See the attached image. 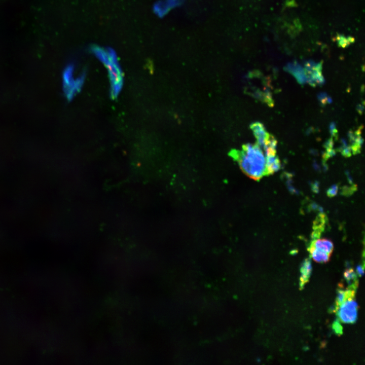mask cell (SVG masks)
I'll list each match as a JSON object with an SVG mask.
<instances>
[{"instance_id": "cell-1", "label": "cell", "mask_w": 365, "mask_h": 365, "mask_svg": "<svg viewBox=\"0 0 365 365\" xmlns=\"http://www.w3.org/2000/svg\"><path fill=\"white\" fill-rule=\"evenodd\" d=\"M239 166L249 177L259 179L267 174L266 156L257 143H247L236 153Z\"/></svg>"}, {"instance_id": "cell-2", "label": "cell", "mask_w": 365, "mask_h": 365, "mask_svg": "<svg viewBox=\"0 0 365 365\" xmlns=\"http://www.w3.org/2000/svg\"><path fill=\"white\" fill-rule=\"evenodd\" d=\"M93 51L107 67L111 81V94L116 97L121 91L123 85V76L116 54L111 49L104 50L95 47Z\"/></svg>"}, {"instance_id": "cell-3", "label": "cell", "mask_w": 365, "mask_h": 365, "mask_svg": "<svg viewBox=\"0 0 365 365\" xmlns=\"http://www.w3.org/2000/svg\"><path fill=\"white\" fill-rule=\"evenodd\" d=\"M74 69V66L69 65L65 68L63 74L65 93L69 99L81 90L85 78L84 74H82L75 79Z\"/></svg>"}, {"instance_id": "cell-4", "label": "cell", "mask_w": 365, "mask_h": 365, "mask_svg": "<svg viewBox=\"0 0 365 365\" xmlns=\"http://www.w3.org/2000/svg\"><path fill=\"white\" fill-rule=\"evenodd\" d=\"M358 304L354 299L346 300L337 311L340 321L345 323H353L357 319Z\"/></svg>"}, {"instance_id": "cell-5", "label": "cell", "mask_w": 365, "mask_h": 365, "mask_svg": "<svg viewBox=\"0 0 365 365\" xmlns=\"http://www.w3.org/2000/svg\"><path fill=\"white\" fill-rule=\"evenodd\" d=\"M321 70V62L316 63L313 61L307 62L304 68L307 82L313 87L323 85L324 79Z\"/></svg>"}, {"instance_id": "cell-6", "label": "cell", "mask_w": 365, "mask_h": 365, "mask_svg": "<svg viewBox=\"0 0 365 365\" xmlns=\"http://www.w3.org/2000/svg\"><path fill=\"white\" fill-rule=\"evenodd\" d=\"M250 128L257 139V144L261 147H264L266 139L270 134L266 130L264 126L260 122H255L250 125Z\"/></svg>"}, {"instance_id": "cell-7", "label": "cell", "mask_w": 365, "mask_h": 365, "mask_svg": "<svg viewBox=\"0 0 365 365\" xmlns=\"http://www.w3.org/2000/svg\"><path fill=\"white\" fill-rule=\"evenodd\" d=\"M312 271V265L310 258L306 259L300 268V289H302L308 282Z\"/></svg>"}, {"instance_id": "cell-8", "label": "cell", "mask_w": 365, "mask_h": 365, "mask_svg": "<svg viewBox=\"0 0 365 365\" xmlns=\"http://www.w3.org/2000/svg\"><path fill=\"white\" fill-rule=\"evenodd\" d=\"M288 72L291 74L300 84L307 82L304 68L297 63H289L285 68Z\"/></svg>"}, {"instance_id": "cell-9", "label": "cell", "mask_w": 365, "mask_h": 365, "mask_svg": "<svg viewBox=\"0 0 365 365\" xmlns=\"http://www.w3.org/2000/svg\"><path fill=\"white\" fill-rule=\"evenodd\" d=\"M349 136L351 143L350 148L353 154H356L360 153L363 143V139L361 136V129H358L354 132L350 131Z\"/></svg>"}, {"instance_id": "cell-10", "label": "cell", "mask_w": 365, "mask_h": 365, "mask_svg": "<svg viewBox=\"0 0 365 365\" xmlns=\"http://www.w3.org/2000/svg\"><path fill=\"white\" fill-rule=\"evenodd\" d=\"M310 245L330 254H332L334 249V245L332 241L326 239H314Z\"/></svg>"}, {"instance_id": "cell-11", "label": "cell", "mask_w": 365, "mask_h": 365, "mask_svg": "<svg viewBox=\"0 0 365 365\" xmlns=\"http://www.w3.org/2000/svg\"><path fill=\"white\" fill-rule=\"evenodd\" d=\"M308 251L314 261L317 263H323L328 262L331 254L319 250L310 245Z\"/></svg>"}, {"instance_id": "cell-12", "label": "cell", "mask_w": 365, "mask_h": 365, "mask_svg": "<svg viewBox=\"0 0 365 365\" xmlns=\"http://www.w3.org/2000/svg\"><path fill=\"white\" fill-rule=\"evenodd\" d=\"M265 156L267 174H272L280 169V160L276 155Z\"/></svg>"}, {"instance_id": "cell-13", "label": "cell", "mask_w": 365, "mask_h": 365, "mask_svg": "<svg viewBox=\"0 0 365 365\" xmlns=\"http://www.w3.org/2000/svg\"><path fill=\"white\" fill-rule=\"evenodd\" d=\"M344 277L349 286L357 288L358 283L357 275L352 268L346 269L344 273Z\"/></svg>"}, {"instance_id": "cell-14", "label": "cell", "mask_w": 365, "mask_h": 365, "mask_svg": "<svg viewBox=\"0 0 365 365\" xmlns=\"http://www.w3.org/2000/svg\"><path fill=\"white\" fill-rule=\"evenodd\" d=\"M342 144L340 148V150L342 154L345 157H350L351 155V150L349 146H348L344 139L342 140Z\"/></svg>"}, {"instance_id": "cell-15", "label": "cell", "mask_w": 365, "mask_h": 365, "mask_svg": "<svg viewBox=\"0 0 365 365\" xmlns=\"http://www.w3.org/2000/svg\"><path fill=\"white\" fill-rule=\"evenodd\" d=\"M333 329L335 333L338 335H340L342 334V326L340 323V320L337 319L333 323Z\"/></svg>"}, {"instance_id": "cell-16", "label": "cell", "mask_w": 365, "mask_h": 365, "mask_svg": "<svg viewBox=\"0 0 365 365\" xmlns=\"http://www.w3.org/2000/svg\"><path fill=\"white\" fill-rule=\"evenodd\" d=\"M338 191V187L336 185L332 186L327 191V195L330 197H333L336 195Z\"/></svg>"}, {"instance_id": "cell-17", "label": "cell", "mask_w": 365, "mask_h": 365, "mask_svg": "<svg viewBox=\"0 0 365 365\" xmlns=\"http://www.w3.org/2000/svg\"><path fill=\"white\" fill-rule=\"evenodd\" d=\"M330 131L331 133L333 136V137H335V138H337V130L336 127V125L334 123H332L330 125Z\"/></svg>"}, {"instance_id": "cell-18", "label": "cell", "mask_w": 365, "mask_h": 365, "mask_svg": "<svg viewBox=\"0 0 365 365\" xmlns=\"http://www.w3.org/2000/svg\"><path fill=\"white\" fill-rule=\"evenodd\" d=\"M319 99L320 101L323 104H325L326 102L328 103L329 98L325 94H321L319 97Z\"/></svg>"}, {"instance_id": "cell-19", "label": "cell", "mask_w": 365, "mask_h": 365, "mask_svg": "<svg viewBox=\"0 0 365 365\" xmlns=\"http://www.w3.org/2000/svg\"><path fill=\"white\" fill-rule=\"evenodd\" d=\"M356 273L359 276H362L364 274V267L361 265H358L356 267Z\"/></svg>"}]
</instances>
